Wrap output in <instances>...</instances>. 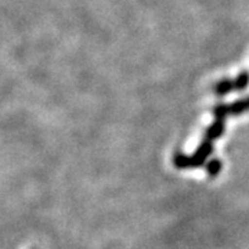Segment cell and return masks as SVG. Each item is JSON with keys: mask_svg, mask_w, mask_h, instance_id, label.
Returning <instances> with one entry per match:
<instances>
[{"mask_svg": "<svg viewBox=\"0 0 249 249\" xmlns=\"http://www.w3.org/2000/svg\"><path fill=\"white\" fill-rule=\"evenodd\" d=\"M213 152V142L205 140L198 145V148L193 155H186L181 151H176L173 154V165L178 169H191L204 166L208 157Z\"/></svg>", "mask_w": 249, "mask_h": 249, "instance_id": "1", "label": "cell"}, {"mask_svg": "<svg viewBox=\"0 0 249 249\" xmlns=\"http://www.w3.org/2000/svg\"><path fill=\"white\" fill-rule=\"evenodd\" d=\"M224 130H226V119H214L213 124L205 130L204 139L209 140V142H213L224 134Z\"/></svg>", "mask_w": 249, "mask_h": 249, "instance_id": "2", "label": "cell"}, {"mask_svg": "<svg viewBox=\"0 0 249 249\" xmlns=\"http://www.w3.org/2000/svg\"><path fill=\"white\" fill-rule=\"evenodd\" d=\"M234 90V80L231 79H222L219 80L213 86V93L217 97H223L227 96L230 91Z\"/></svg>", "mask_w": 249, "mask_h": 249, "instance_id": "3", "label": "cell"}, {"mask_svg": "<svg viewBox=\"0 0 249 249\" xmlns=\"http://www.w3.org/2000/svg\"><path fill=\"white\" fill-rule=\"evenodd\" d=\"M247 111H249V97L244 98V100H238V101H235V103L229 106V112L232 116L241 115V114H244Z\"/></svg>", "mask_w": 249, "mask_h": 249, "instance_id": "4", "label": "cell"}, {"mask_svg": "<svg viewBox=\"0 0 249 249\" xmlns=\"http://www.w3.org/2000/svg\"><path fill=\"white\" fill-rule=\"evenodd\" d=\"M223 169V162L217 158H213V160H208L206 162V175L209 178H217L219 173L222 172Z\"/></svg>", "mask_w": 249, "mask_h": 249, "instance_id": "5", "label": "cell"}, {"mask_svg": "<svg viewBox=\"0 0 249 249\" xmlns=\"http://www.w3.org/2000/svg\"><path fill=\"white\" fill-rule=\"evenodd\" d=\"M249 86V73L248 71H242L238 73V76L234 79V90L241 91L245 90Z\"/></svg>", "mask_w": 249, "mask_h": 249, "instance_id": "6", "label": "cell"}, {"mask_svg": "<svg viewBox=\"0 0 249 249\" xmlns=\"http://www.w3.org/2000/svg\"><path fill=\"white\" fill-rule=\"evenodd\" d=\"M213 115L216 119H226L227 115H230L229 112V106L227 104H216L212 109Z\"/></svg>", "mask_w": 249, "mask_h": 249, "instance_id": "7", "label": "cell"}]
</instances>
